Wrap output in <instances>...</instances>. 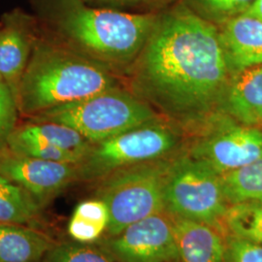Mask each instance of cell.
Returning a JSON list of instances; mask_svg holds the SVG:
<instances>
[{
	"mask_svg": "<svg viewBox=\"0 0 262 262\" xmlns=\"http://www.w3.org/2000/svg\"><path fill=\"white\" fill-rule=\"evenodd\" d=\"M131 93L188 137L220 112L231 73L219 28L183 3L158 16L140 55L125 73Z\"/></svg>",
	"mask_w": 262,
	"mask_h": 262,
	"instance_id": "obj_1",
	"label": "cell"
},
{
	"mask_svg": "<svg viewBox=\"0 0 262 262\" xmlns=\"http://www.w3.org/2000/svg\"><path fill=\"white\" fill-rule=\"evenodd\" d=\"M158 16L93 8L82 0H54L47 19L54 42L105 66L126 73L147 44Z\"/></svg>",
	"mask_w": 262,
	"mask_h": 262,
	"instance_id": "obj_2",
	"label": "cell"
},
{
	"mask_svg": "<svg viewBox=\"0 0 262 262\" xmlns=\"http://www.w3.org/2000/svg\"><path fill=\"white\" fill-rule=\"evenodd\" d=\"M118 86L121 82L109 68L54 41L32 39L15 98L19 114L29 119Z\"/></svg>",
	"mask_w": 262,
	"mask_h": 262,
	"instance_id": "obj_3",
	"label": "cell"
},
{
	"mask_svg": "<svg viewBox=\"0 0 262 262\" xmlns=\"http://www.w3.org/2000/svg\"><path fill=\"white\" fill-rule=\"evenodd\" d=\"M176 155L119 169L96 182L94 196L104 201L109 210L108 237L165 212L166 185Z\"/></svg>",
	"mask_w": 262,
	"mask_h": 262,
	"instance_id": "obj_4",
	"label": "cell"
},
{
	"mask_svg": "<svg viewBox=\"0 0 262 262\" xmlns=\"http://www.w3.org/2000/svg\"><path fill=\"white\" fill-rule=\"evenodd\" d=\"M162 118L129 90L118 86L40 113L28 120L64 124L95 144Z\"/></svg>",
	"mask_w": 262,
	"mask_h": 262,
	"instance_id": "obj_5",
	"label": "cell"
},
{
	"mask_svg": "<svg viewBox=\"0 0 262 262\" xmlns=\"http://www.w3.org/2000/svg\"><path fill=\"white\" fill-rule=\"evenodd\" d=\"M185 132L162 118L112 138L93 144L77 164L78 181L96 183L114 171L183 150Z\"/></svg>",
	"mask_w": 262,
	"mask_h": 262,
	"instance_id": "obj_6",
	"label": "cell"
},
{
	"mask_svg": "<svg viewBox=\"0 0 262 262\" xmlns=\"http://www.w3.org/2000/svg\"><path fill=\"white\" fill-rule=\"evenodd\" d=\"M228 207L221 176L187 150L177 154L169 172L165 212L211 225L226 234L224 219Z\"/></svg>",
	"mask_w": 262,
	"mask_h": 262,
	"instance_id": "obj_7",
	"label": "cell"
},
{
	"mask_svg": "<svg viewBox=\"0 0 262 262\" xmlns=\"http://www.w3.org/2000/svg\"><path fill=\"white\" fill-rule=\"evenodd\" d=\"M189 156L208 164L219 175L262 158V129L216 113L189 136Z\"/></svg>",
	"mask_w": 262,
	"mask_h": 262,
	"instance_id": "obj_8",
	"label": "cell"
},
{
	"mask_svg": "<svg viewBox=\"0 0 262 262\" xmlns=\"http://www.w3.org/2000/svg\"><path fill=\"white\" fill-rule=\"evenodd\" d=\"M104 250L116 262H177L178 249L167 212L143 219L108 237Z\"/></svg>",
	"mask_w": 262,
	"mask_h": 262,
	"instance_id": "obj_9",
	"label": "cell"
},
{
	"mask_svg": "<svg viewBox=\"0 0 262 262\" xmlns=\"http://www.w3.org/2000/svg\"><path fill=\"white\" fill-rule=\"evenodd\" d=\"M0 174L24 188L43 208L78 181V166L21 156L6 148L0 151Z\"/></svg>",
	"mask_w": 262,
	"mask_h": 262,
	"instance_id": "obj_10",
	"label": "cell"
},
{
	"mask_svg": "<svg viewBox=\"0 0 262 262\" xmlns=\"http://www.w3.org/2000/svg\"><path fill=\"white\" fill-rule=\"evenodd\" d=\"M217 28L231 75L262 66V20L245 13Z\"/></svg>",
	"mask_w": 262,
	"mask_h": 262,
	"instance_id": "obj_11",
	"label": "cell"
},
{
	"mask_svg": "<svg viewBox=\"0 0 262 262\" xmlns=\"http://www.w3.org/2000/svg\"><path fill=\"white\" fill-rule=\"evenodd\" d=\"M182 262H226V234L211 225L171 215Z\"/></svg>",
	"mask_w": 262,
	"mask_h": 262,
	"instance_id": "obj_12",
	"label": "cell"
},
{
	"mask_svg": "<svg viewBox=\"0 0 262 262\" xmlns=\"http://www.w3.org/2000/svg\"><path fill=\"white\" fill-rule=\"evenodd\" d=\"M220 112L246 125L262 123V67H253L231 77Z\"/></svg>",
	"mask_w": 262,
	"mask_h": 262,
	"instance_id": "obj_13",
	"label": "cell"
},
{
	"mask_svg": "<svg viewBox=\"0 0 262 262\" xmlns=\"http://www.w3.org/2000/svg\"><path fill=\"white\" fill-rule=\"evenodd\" d=\"M9 143H39L73 152L82 160L91 150V143L78 131L64 124L50 122H32L16 126L10 134Z\"/></svg>",
	"mask_w": 262,
	"mask_h": 262,
	"instance_id": "obj_14",
	"label": "cell"
},
{
	"mask_svg": "<svg viewBox=\"0 0 262 262\" xmlns=\"http://www.w3.org/2000/svg\"><path fill=\"white\" fill-rule=\"evenodd\" d=\"M55 244L32 226L0 224V262H41Z\"/></svg>",
	"mask_w": 262,
	"mask_h": 262,
	"instance_id": "obj_15",
	"label": "cell"
},
{
	"mask_svg": "<svg viewBox=\"0 0 262 262\" xmlns=\"http://www.w3.org/2000/svg\"><path fill=\"white\" fill-rule=\"evenodd\" d=\"M31 44L32 39L18 24L10 23L0 30V77L15 97L28 66Z\"/></svg>",
	"mask_w": 262,
	"mask_h": 262,
	"instance_id": "obj_16",
	"label": "cell"
},
{
	"mask_svg": "<svg viewBox=\"0 0 262 262\" xmlns=\"http://www.w3.org/2000/svg\"><path fill=\"white\" fill-rule=\"evenodd\" d=\"M110 215L105 202L94 197L76 206L68 223V234L79 243L92 244L106 232Z\"/></svg>",
	"mask_w": 262,
	"mask_h": 262,
	"instance_id": "obj_17",
	"label": "cell"
},
{
	"mask_svg": "<svg viewBox=\"0 0 262 262\" xmlns=\"http://www.w3.org/2000/svg\"><path fill=\"white\" fill-rule=\"evenodd\" d=\"M220 176L228 206L262 201V158Z\"/></svg>",
	"mask_w": 262,
	"mask_h": 262,
	"instance_id": "obj_18",
	"label": "cell"
},
{
	"mask_svg": "<svg viewBox=\"0 0 262 262\" xmlns=\"http://www.w3.org/2000/svg\"><path fill=\"white\" fill-rule=\"evenodd\" d=\"M42 207L24 188L0 174V224L32 225Z\"/></svg>",
	"mask_w": 262,
	"mask_h": 262,
	"instance_id": "obj_19",
	"label": "cell"
},
{
	"mask_svg": "<svg viewBox=\"0 0 262 262\" xmlns=\"http://www.w3.org/2000/svg\"><path fill=\"white\" fill-rule=\"evenodd\" d=\"M226 234L262 246V201L228 207L224 219Z\"/></svg>",
	"mask_w": 262,
	"mask_h": 262,
	"instance_id": "obj_20",
	"label": "cell"
},
{
	"mask_svg": "<svg viewBox=\"0 0 262 262\" xmlns=\"http://www.w3.org/2000/svg\"><path fill=\"white\" fill-rule=\"evenodd\" d=\"M253 2L254 0H184L187 8L216 27L245 14Z\"/></svg>",
	"mask_w": 262,
	"mask_h": 262,
	"instance_id": "obj_21",
	"label": "cell"
},
{
	"mask_svg": "<svg viewBox=\"0 0 262 262\" xmlns=\"http://www.w3.org/2000/svg\"><path fill=\"white\" fill-rule=\"evenodd\" d=\"M41 262H115L103 248L79 242L56 243Z\"/></svg>",
	"mask_w": 262,
	"mask_h": 262,
	"instance_id": "obj_22",
	"label": "cell"
},
{
	"mask_svg": "<svg viewBox=\"0 0 262 262\" xmlns=\"http://www.w3.org/2000/svg\"><path fill=\"white\" fill-rule=\"evenodd\" d=\"M7 148L18 155L56 162L79 164L82 158L73 152L39 143H9Z\"/></svg>",
	"mask_w": 262,
	"mask_h": 262,
	"instance_id": "obj_23",
	"label": "cell"
},
{
	"mask_svg": "<svg viewBox=\"0 0 262 262\" xmlns=\"http://www.w3.org/2000/svg\"><path fill=\"white\" fill-rule=\"evenodd\" d=\"M18 107L9 86L0 82V151L7 148L10 134L17 126Z\"/></svg>",
	"mask_w": 262,
	"mask_h": 262,
	"instance_id": "obj_24",
	"label": "cell"
},
{
	"mask_svg": "<svg viewBox=\"0 0 262 262\" xmlns=\"http://www.w3.org/2000/svg\"><path fill=\"white\" fill-rule=\"evenodd\" d=\"M226 262H262V246L226 234Z\"/></svg>",
	"mask_w": 262,
	"mask_h": 262,
	"instance_id": "obj_25",
	"label": "cell"
},
{
	"mask_svg": "<svg viewBox=\"0 0 262 262\" xmlns=\"http://www.w3.org/2000/svg\"><path fill=\"white\" fill-rule=\"evenodd\" d=\"M83 2L102 4L105 6H150L158 5L160 3H166L171 0H82Z\"/></svg>",
	"mask_w": 262,
	"mask_h": 262,
	"instance_id": "obj_26",
	"label": "cell"
},
{
	"mask_svg": "<svg viewBox=\"0 0 262 262\" xmlns=\"http://www.w3.org/2000/svg\"><path fill=\"white\" fill-rule=\"evenodd\" d=\"M246 14L262 20V0H254L253 5L246 12Z\"/></svg>",
	"mask_w": 262,
	"mask_h": 262,
	"instance_id": "obj_27",
	"label": "cell"
},
{
	"mask_svg": "<svg viewBox=\"0 0 262 262\" xmlns=\"http://www.w3.org/2000/svg\"><path fill=\"white\" fill-rule=\"evenodd\" d=\"M258 127H260V128H261V129H262V123H260V124H259V125H258Z\"/></svg>",
	"mask_w": 262,
	"mask_h": 262,
	"instance_id": "obj_28",
	"label": "cell"
},
{
	"mask_svg": "<svg viewBox=\"0 0 262 262\" xmlns=\"http://www.w3.org/2000/svg\"><path fill=\"white\" fill-rule=\"evenodd\" d=\"M0 82H3V81H2V78H1V77H0Z\"/></svg>",
	"mask_w": 262,
	"mask_h": 262,
	"instance_id": "obj_29",
	"label": "cell"
}]
</instances>
